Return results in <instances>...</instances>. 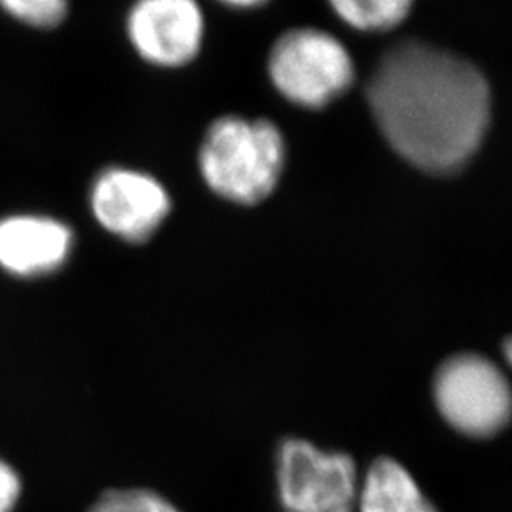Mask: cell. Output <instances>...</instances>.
Segmentation results:
<instances>
[{
    "label": "cell",
    "mask_w": 512,
    "mask_h": 512,
    "mask_svg": "<svg viewBox=\"0 0 512 512\" xmlns=\"http://www.w3.org/2000/svg\"><path fill=\"white\" fill-rule=\"evenodd\" d=\"M277 482L289 512H355V461L340 452H323L310 442L285 440L277 456Z\"/></svg>",
    "instance_id": "cell-5"
},
{
    "label": "cell",
    "mask_w": 512,
    "mask_h": 512,
    "mask_svg": "<svg viewBox=\"0 0 512 512\" xmlns=\"http://www.w3.org/2000/svg\"><path fill=\"white\" fill-rule=\"evenodd\" d=\"M440 414L461 433L490 437L511 416V389L497 366L475 353H463L440 366L435 378Z\"/></svg>",
    "instance_id": "cell-4"
},
{
    "label": "cell",
    "mask_w": 512,
    "mask_h": 512,
    "mask_svg": "<svg viewBox=\"0 0 512 512\" xmlns=\"http://www.w3.org/2000/svg\"><path fill=\"white\" fill-rule=\"evenodd\" d=\"M126 31L147 63L177 69L200 54L205 21L198 0H135Z\"/></svg>",
    "instance_id": "cell-7"
},
{
    "label": "cell",
    "mask_w": 512,
    "mask_h": 512,
    "mask_svg": "<svg viewBox=\"0 0 512 512\" xmlns=\"http://www.w3.org/2000/svg\"><path fill=\"white\" fill-rule=\"evenodd\" d=\"M275 90L302 109H323L355 82L348 48L327 31L302 27L283 33L268 57Z\"/></svg>",
    "instance_id": "cell-3"
},
{
    "label": "cell",
    "mask_w": 512,
    "mask_h": 512,
    "mask_svg": "<svg viewBox=\"0 0 512 512\" xmlns=\"http://www.w3.org/2000/svg\"><path fill=\"white\" fill-rule=\"evenodd\" d=\"M334 14L355 31L384 33L408 18L414 0H329Z\"/></svg>",
    "instance_id": "cell-10"
},
{
    "label": "cell",
    "mask_w": 512,
    "mask_h": 512,
    "mask_svg": "<svg viewBox=\"0 0 512 512\" xmlns=\"http://www.w3.org/2000/svg\"><path fill=\"white\" fill-rule=\"evenodd\" d=\"M366 101L385 141L406 162L429 173H454L482 145L492 95L473 63L408 40L380 59Z\"/></svg>",
    "instance_id": "cell-1"
},
{
    "label": "cell",
    "mask_w": 512,
    "mask_h": 512,
    "mask_svg": "<svg viewBox=\"0 0 512 512\" xmlns=\"http://www.w3.org/2000/svg\"><path fill=\"white\" fill-rule=\"evenodd\" d=\"M2 10L25 25L50 29L59 25L69 10V0H0Z\"/></svg>",
    "instance_id": "cell-12"
},
{
    "label": "cell",
    "mask_w": 512,
    "mask_h": 512,
    "mask_svg": "<svg viewBox=\"0 0 512 512\" xmlns=\"http://www.w3.org/2000/svg\"><path fill=\"white\" fill-rule=\"evenodd\" d=\"M23 492L19 473L4 459L0 458V512H14Z\"/></svg>",
    "instance_id": "cell-13"
},
{
    "label": "cell",
    "mask_w": 512,
    "mask_h": 512,
    "mask_svg": "<svg viewBox=\"0 0 512 512\" xmlns=\"http://www.w3.org/2000/svg\"><path fill=\"white\" fill-rule=\"evenodd\" d=\"M361 512H439L395 459L372 463L359 495Z\"/></svg>",
    "instance_id": "cell-9"
},
{
    "label": "cell",
    "mask_w": 512,
    "mask_h": 512,
    "mask_svg": "<svg viewBox=\"0 0 512 512\" xmlns=\"http://www.w3.org/2000/svg\"><path fill=\"white\" fill-rule=\"evenodd\" d=\"M74 232L63 220L46 215L0 219V270L21 279L59 272L73 255Z\"/></svg>",
    "instance_id": "cell-8"
},
{
    "label": "cell",
    "mask_w": 512,
    "mask_h": 512,
    "mask_svg": "<svg viewBox=\"0 0 512 512\" xmlns=\"http://www.w3.org/2000/svg\"><path fill=\"white\" fill-rule=\"evenodd\" d=\"M90 207L109 234L128 243H143L164 224L171 198L152 175L129 167H109L93 181Z\"/></svg>",
    "instance_id": "cell-6"
},
{
    "label": "cell",
    "mask_w": 512,
    "mask_h": 512,
    "mask_svg": "<svg viewBox=\"0 0 512 512\" xmlns=\"http://www.w3.org/2000/svg\"><path fill=\"white\" fill-rule=\"evenodd\" d=\"M287 145L270 120L222 116L203 137L198 164L205 184L222 200L264 202L279 184Z\"/></svg>",
    "instance_id": "cell-2"
},
{
    "label": "cell",
    "mask_w": 512,
    "mask_h": 512,
    "mask_svg": "<svg viewBox=\"0 0 512 512\" xmlns=\"http://www.w3.org/2000/svg\"><path fill=\"white\" fill-rule=\"evenodd\" d=\"M90 512H181L162 495L150 490H110L101 495Z\"/></svg>",
    "instance_id": "cell-11"
},
{
    "label": "cell",
    "mask_w": 512,
    "mask_h": 512,
    "mask_svg": "<svg viewBox=\"0 0 512 512\" xmlns=\"http://www.w3.org/2000/svg\"><path fill=\"white\" fill-rule=\"evenodd\" d=\"M226 6H232V8H238V10H251V8H258L262 4H266L268 0H219Z\"/></svg>",
    "instance_id": "cell-14"
}]
</instances>
